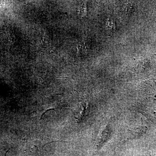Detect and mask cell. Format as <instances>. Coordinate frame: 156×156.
Segmentation results:
<instances>
[{"mask_svg":"<svg viewBox=\"0 0 156 156\" xmlns=\"http://www.w3.org/2000/svg\"><path fill=\"white\" fill-rule=\"evenodd\" d=\"M114 24L113 23V22L112 21V20H108L107 22V27H108V28L112 29L114 28L115 26Z\"/></svg>","mask_w":156,"mask_h":156,"instance_id":"cell-1","label":"cell"}]
</instances>
